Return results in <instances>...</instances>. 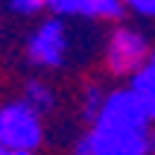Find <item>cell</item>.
I'll return each mask as SVG.
<instances>
[{"mask_svg":"<svg viewBox=\"0 0 155 155\" xmlns=\"http://www.w3.org/2000/svg\"><path fill=\"white\" fill-rule=\"evenodd\" d=\"M126 6L135 9V12L143 15V18H155V0H129Z\"/></svg>","mask_w":155,"mask_h":155,"instance_id":"obj_11","label":"cell"},{"mask_svg":"<svg viewBox=\"0 0 155 155\" xmlns=\"http://www.w3.org/2000/svg\"><path fill=\"white\" fill-rule=\"evenodd\" d=\"M47 9L68 18H88V21H120L126 12L123 0H50Z\"/></svg>","mask_w":155,"mask_h":155,"instance_id":"obj_6","label":"cell"},{"mask_svg":"<svg viewBox=\"0 0 155 155\" xmlns=\"http://www.w3.org/2000/svg\"><path fill=\"white\" fill-rule=\"evenodd\" d=\"M9 9H12L18 18H32V15H38L41 9H47V6H44V0H9Z\"/></svg>","mask_w":155,"mask_h":155,"instance_id":"obj_10","label":"cell"},{"mask_svg":"<svg viewBox=\"0 0 155 155\" xmlns=\"http://www.w3.org/2000/svg\"><path fill=\"white\" fill-rule=\"evenodd\" d=\"M149 61H152V64H155V47H152V56H149Z\"/></svg>","mask_w":155,"mask_h":155,"instance_id":"obj_13","label":"cell"},{"mask_svg":"<svg viewBox=\"0 0 155 155\" xmlns=\"http://www.w3.org/2000/svg\"><path fill=\"white\" fill-rule=\"evenodd\" d=\"M44 140L41 114L32 111L24 100L0 105V147L35 152Z\"/></svg>","mask_w":155,"mask_h":155,"instance_id":"obj_2","label":"cell"},{"mask_svg":"<svg viewBox=\"0 0 155 155\" xmlns=\"http://www.w3.org/2000/svg\"><path fill=\"white\" fill-rule=\"evenodd\" d=\"M47 3H50V0H44V6H47Z\"/></svg>","mask_w":155,"mask_h":155,"instance_id":"obj_14","label":"cell"},{"mask_svg":"<svg viewBox=\"0 0 155 155\" xmlns=\"http://www.w3.org/2000/svg\"><path fill=\"white\" fill-rule=\"evenodd\" d=\"M73 155H155V132L91 126V132L76 140Z\"/></svg>","mask_w":155,"mask_h":155,"instance_id":"obj_1","label":"cell"},{"mask_svg":"<svg viewBox=\"0 0 155 155\" xmlns=\"http://www.w3.org/2000/svg\"><path fill=\"white\" fill-rule=\"evenodd\" d=\"M129 88H132V94L140 100V105H143L147 117L155 123V64H152V61H147V64H143V68L132 76Z\"/></svg>","mask_w":155,"mask_h":155,"instance_id":"obj_7","label":"cell"},{"mask_svg":"<svg viewBox=\"0 0 155 155\" xmlns=\"http://www.w3.org/2000/svg\"><path fill=\"white\" fill-rule=\"evenodd\" d=\"M123 3H129V0H123Z\"/></svg>","mask_w":155,"mask_h":155,"instance_id":"obj_15","label":"cell"},{"mask_svg":"<svg viewBox=\"0 0 155 155\" xmlns=\"http://www.w3.org/2000/svg\"><path fill=\"white\" fill-rule=\"evenodd\" d=\"M0 155H35V152H24V149H9V147H0Z\"/></svg>","mask_w":155,"mask_h":155,"instance_id":"obj_12","label":"cell"},{"mask_svg":"<svg viewBox=\"0 0 155 155\" xmlns=\"http://www.w3.org/2000/svg\"><path fill=\"white\" fill-rule=\"evenodd\" d=\"M68 50H70V32L61 18H47L26 41V59L35 68L47 70L61 68L68 61Z\"/></svg>","mask_w":155,"mask_h":155,"instance_id":"obj_4","label":"cell"},{"mask_svg":"<svg viewBox=\"0 0 155 155\" xmlns=\"http://www.w3.org/2000/svg\"><path fill=\"white\" fill-rule=\"evenodd\" d=\"M103 103H105V91L100 85H88L85 94H82V117L88 123H94L103 111Z\"/></svg>","mask_w":155,"mask_h":155,"instance_id":"obj_9","label":"cell"},{"mask_svg":"<svg viewBox=\"0 0 155 155\" xmlns=\"http://www.w3.org/2000/svg\"><path fill=\"white\" fill-rule=\"evenodd\" d=\"M152 56L147 35L132 29V26H117L108 41H105V64L114 76H135Z\"/></svg>","mask_w":155,"mask_h":155,"instance_id":"obj_3","label":"cell"},{"mask_svg":"<svg viewBox=\"0 0 155 155\" xmlns=\"http://www.w3.org/2000/svg\"><path fill=\"white\" fill-rule=\"evenodd\" d=\"M21 100H24L32 111H38L41 117L56 108V91H53L47 82H41V79H29L24 85V97H21Z\"/></svg>","mask_w":155,"mask_h":155,"instance_id":"obj_8","label":"cell"},{"mask_svg":"<svg viewBox=\"0 0 155 155\" xmlns=\"http://www.w3.org/2000/svg\"><path fill=\"white\" fill-rule=\"evenodd\" d=\"M91 126H108V129H126V132H149L152 129V120L147 117L143 105L132 88H117V91H108L103 103V111Z\"/></svg>","mask_w":155,"mask_h":155,"instance_id":"obj_5","label":"cell"}]
</instances>
